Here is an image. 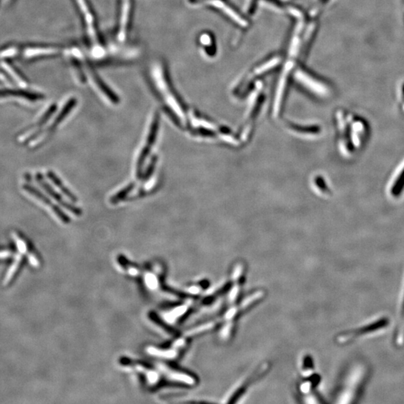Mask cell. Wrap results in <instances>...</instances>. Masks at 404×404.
Segmentation results:
<instances>
[{
    "label": "cell",
    "mask_w": 404,
    "mask_h": 404,
    "mask_svg": "<svg viewBox=\"0 0 404 404\" xmlns=\"http://www.w3.org/2000/svg\"><path fill=\"white\" fill-rule=\"evenodd\" d=\"M264 295V291L258 290L246 297L243 303H238L226 308L223 317L219 320V323L221 324V326L219 329L218 336L222 341L226 342L231 339L235 331L237 320L240 316L262 300Z\"/></svg>",
    "instance_id": "1"
},
{
    "label": "cell",
    "mask_w": 404,
    "mask_h": 404,
    "mask_svg": "<svg viewBox=\"0 0 404 404\" xmlns=\"http://www.w3.org/2000/svg\"><path fill=\"white\" fill-rule=\"evenodd\" d=\"M300 379L297 391L304 403H320L316 394V388L320 382V376L314 373V365L310 355H303L299 364Z\"/></svg>",
    "instance_id": "2"
},
{
    "label": "cell",
    "mask_w": 404,
    "mask_h": 404,
    "mask_svg": "<svg viewBox=\"0 0 404 404\" xmlns=\"http://www.w3.org/2000/svg\"><path fill=\"white\" fill-rule=\"evenodd\" d=\"M246 266L244 263L239 262L232 267L231 273V282L228 284L225 297L224 305L227 307L238 303L241 295V290L244 287L245 280Z\"/></svg>",
    "instance_id": "3"
},
{
    "label": "cell",
    "mask_w": 404,
    "mask_h": 404,
    "mask_svg": "<svg viewBox=\"0 0 404 404\" xmlns=\"http://www.w3.org/2000/svg\"><path fill=\"white\" fill-rule=\"evenodd\" d=\"M269 369H270V364L268 363H264L262 365L258 367L255 371L244 379V382H239L238 387L234 388L232 393L230 392L228 394L226 397V403H235L238 399L241 398V396L245 394L247 389L253 384H255L258 379L262 377Z\"/></svg>",
    "instance_id": "4"
},
{
    "label": "cell",
    "mask_w": 404,
    "mask_h": 404,
    "mask_svg": "<svg viewBox=\"0 0 404 404\" xmlns=\"http://www.w3.org/2000/svg\"><path fill=\"white\" fill-rule=\"evenodd\" d=\"M388 324H389V319L388 317H382V318L378 320L377 321L373 322V323H370L369 325H366V326H363L362 328H360V329L348 331V332H345L344 333L340 334L337 337V342L339 343V344L350 342V341L355 339L356 337L379 330V329H382V328H385Z\"/></svg>",
    "instance_id": "5"
},
{
    "label": "cell",
    "mask_w": 404,
    "mask_h": 404,
    "mask_svg": "<svg viewBox=\"0 0 404 404\" xmlns=\"http://www.w3.org/2000/svg\"><path fill=\"white\" fill-rule=\"evenodd\" d=\"M159 120H160V115H159V112H156L154 114V117H153V120L152 121L149 135H148V139H147V144L144 147L142 151H141L139 159H138L137 165H136V176H137L138 179H140L141 177H142V168H143L145 159L149 155L151 147L153 146V144L155 143V141H156L158 130H159Z\"/></svg>",
    "instance_id": "6"
},
{
    "label": "cell",
    "mask_w": 404,
    "mask_h": 404,
    "mask_svg": "<svg viewBox=\"0 0 404 404\" xmlns=\"http://www.w3.org/2000/svg\"><path fill=\"white\" fill-rule=\"evenodd\" d=\"M36 180H37L38 183L41 185V186H42L51 197H53L56 201L59 202L62 206H63V208H66L68 211H71L74 215H82V210L77 208V207L74 206V205H71V203H68V202L65 201V200L61 197V195H59L58 192H56L51 185L45 180L42 174L38 173V174H36Z\"/></svg>",
    "instance_id": "7"
},
{
    "label": "cell",
    "mask_w": 404,
    "mask_h": 404,
    "mask_svg": "<svg viewBox=\"0 0 404 404\" xmlns=\"http://www.w3.org/2000/svg\"><path fill=\"white\" fill-rule=\"evenodd\" d=\"M24 189L27 192H28L29 193L31 194L32 195H34L36 198H37L38 199L40 200L43 202L44 204H46L48 205L50 208H52L53 210V212L55 213L56 216L60 219L61 221L65 223H69L71 222V220H70V217H68V215L65 214L57 205H55L53 204V202L46 196V195H44L41 191H39V189H36V187L34 186H31V185L29 184H25L24 185Z\"/></svg>",
    "instance_id": "8"
},
{
    "label": "cell",
    "mask_w": 404,
    "mask_h": 404,
    "mask_svg": "<svg viewBox=\"0 0 404 404\" xmlns=\"http://www.w3.org/2000/svg\"><path fill=\"white\" fill-rule=\"evenodd\" d=\"M15 237H16L20 249L22 250L24 253H26L29 261L33 265L36 266V267H39L41 265L42 260H41L40 255L35 250L34 246L32 244V243L27 238H25V236L21 235V233H16Z\"/></svg>",
    "instance_id": "9"
},
{
    "label": "cell",
    "mask_w": 404,
    "mask_h": 404,
    "mask_svg": "<svg viewBox=\"0 0 404 404\" xmlns=\"http://www.w3.org/2000/svg\"><path fill=\"white\" fill-rule=\"evenodd\" d=\"M26 263H27V261H26V258L24 256L20 257L18 259L15 260V262L11 266L9 271H8L7 275H6V279H5L4 281L5 286L9 287L13 285L14 282L18 279L19 275L21 274Z\"/></svg>",
    "instance_id": "10"
},
{
    "label": "cell",
    "mask_w": 404,
    "mask_h": 404,
    "mask_svg": "<svg viewBox=\"0 0 404 404\" xmlns=\"http://www.w3.org/2000/svg\"><path fill=\"white\" fill-rule=\"evenodd\" d=\"M48 177L50 180L54 183L55 186H57L58 188H59L61 191L63 192V194H65L68 198H69L71 201L73 202H77V198L76 197L75 195L72 193L65 185L63 184L62 181H61L60 179L58 177V176H56L53 171H50L48 172Z\"/></svg>",
    "instance_id": "11"
},
{
    "label": "cell",
    "mask_w": 404,
    "mask_h": 404,
    "mask_svg": "<svg viewBox=\"0 0 404 404\" xmlns=\"http://www.w3.org/2000/svg\"><path fill=\"white\" fill-rule=\"evenodd\" d=\"M80 9L83 11L84 14L85 18H86V23H87L88 27H89V33L92 37L95 36V27H94V20L92 17V13L89 11V6L86 3V0H77Z\"/></svg>",
    "instance_id": "12"
},
{
    "label": "cell",
    "mask_w": 404,
    "mask_h": 404,
    "mask_svg": "<svg viewBox=\"0 0 404 404\" xmlns=\"http://www.w3.org/2000/svg\"><path fill=\"white\" fill-rule=\"evenodd\" d=\"M76 104H77V100H76V98H71V99L65 104V106H64L63 109L61 111L59 115L56 117V119L53 121V124H52L50 130H54V129L65 119V117L71 112V111L72 110L73 108L76 106Z\"/></svg>",
    "instance_id": "13"
},
{
    "label": "cell",
    "mask_w": 404,
    "mask_h": 404,
    "mask_svg": "<svg viewBox=\"0 0 404 404\" xmlns=\"http://www.w3.org/2000/svg\"><path fill=\"white\" fill-rule=\"evenodd\" d=\"M56 50L53 48H29L26 50L24 55L26 57L32 58L35 56H42V55H51L56 53Z\"/></svg>",
    "instance_id": "14"
},
{
    "label": "cell",
    "mask_w": 404,
    "mask_h": 404,
    "mask_svg": "<svg viewBox=\"0 0 404 404\" xmlns=\"http://www.w3.org/2000/svg\"><path fill=\"white\" fill-rule=\"evenodd\" d=\"M404 190V168L401 172L399 174L398 177L394 181V184L391 186V193L393 196H400V194Z\"/></svg>",
    "instance_id": "15"
},
{
    "label": "cell",
    "mask_w": 404,
    "mask_h": 404,
    "mask_svg": "<svg viewBox=\"0 0 404 404\" xmlns=\"http://www.w3.org/2000/svg\"><path fill=\"white\" fill-rule=\"evenodd\" d=\"M135 184L133 183H130V184L127 185L126 187H124V189H121V191L118 192V193L115 194V195L112 197L110 198V202L113 205L115 204H118V202L122 201L123 199L126 198L128 195L129 193L131 192V191L134 189Z\"/></svg>",
    "instance_id": "16"
},
{
    "label": "cell",
    "mask_w": 404,
    "mask_h": 404,
    "mask_svg": "<svg viewBox=\"0 0 404 404\" xmlns=\"http://www.w3.org/2000/svg\"><path fill=\"white\" fill-rule=\"evenodd\" d=\"M156 162H157V156H153V157H152L149 165H148L147 171H145V174L142 176V182L146 181V180H148V179L151 177L152 174H153V171H154L155 167H156Z\"/></svg>",
    "instance_id": "17"
},
{
    "label": "cell",
    "mask_w": 404,
    "mask_h": 404,
    "mask_svg": "<svg viewBox=\"0 0 404 404\" xmlns=\"http://www.w3.org/2000/svg\"><path fill=\"white\" fill-rule=\"evenodd\" d=\"M15 252L10 247H0V261H8V258Z\"/></svg>",
    "instance_id": "18"
},
{
    "label": "cell",
    "mask_w": 404,
    "mask_h": 404,
    "mask_svg": "<svg viewBox=\"0 0 404 404\" xmlns=\"http://www.w3.org/2000/svg\"><path fill=\"white\" fill-rule=\"evenodd\" d=\"M3 67H4L5 69H6V71L9 73V74H12V77H13L14 78H15V80L18 81V83H19L20 85H21V86H26L25 82H24L22 79H21V77H20L19 76H18V74H16V72H15V71H13V69H12L10 66L6 65V63H4L3 64Z\"/></svg>",
    "instance_id": "19"
},
{
    "label": "cell",
    "mask_w": 404,
    "mask_h": 404,
    "mask_svg": "<svg viewBox=\"0 0 404 404\" xmlns=\"http://www.w3.org/2000/svg\"><path fill=\"white\" fill-rule=\"evenodd\" d=\"M15 54H16V49L12 48V49H9L7 51L2 52L0 53V57H10V56H14Z\"/></svg>",
    "instance_id": "20"
},
{
    "label": "cell",
    "mask_w": 404,
    "mask_h": 404,
    "mask_svg": "<svg viewBox=\"0 0 404 404\" xmlns=\"http://www.w3.org/2000/svg\"><path fill=\"white\" fill-rule=\"evenodd\" d=\"M402 318H403V320H404V298L403 305H402Z\"/></svg>",
    "instance_id": "21"
}]
</instances>
